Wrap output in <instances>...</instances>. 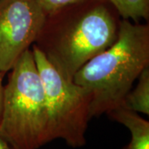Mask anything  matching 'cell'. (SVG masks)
<instances>
[{"mask_svg": "<svg viewBox=\"0 0 149 149\" xmlns=\"http://www.w3.org/2000/svg\"><path fill=\"white\" fill-rule=\"evenodd\" d=\"M46 17L37 0H0V72L10 71L35 43Z\"/></svg>", "mask_w": 149, "mask_h": 149, "instance_id": "obj_5", "label": "cell"}, {"mask_svg": "<svg viewBox=\"0 0 149 149\" xmlns=\"http://www.w3.org/2000/svg\"><path fill=\"white\" fill-rule=\"evenodd\" d=\"M3 85L0 136L15 149H39L52 142L47 100L32 50L10 70Z\"/></svg>", "mask_w": 149, "mask_h": 149, "instance_id": "obj_3", "label": "cell"}, {"mask_svg": "<svg viewBox=\"0 0 149 149\" xmlns=\"http://www.w3.org/2000/svg\"><path fill=\"white\" fill-rule=\"evenodd\" d=\"M3 74L0 72V121L2 117V111H3Z\"/></svg>", "mask_w": 149, "mask_h": 149, "instance_id": "obj_10", "label": "cell"}, {"mask_svg": "<svg viewBox=\"0 0 149 149\" xmlns=\"http://www.w3.org/2000/svg\"><path fill=\"white\" fill-rule=\"evenodd\" d=\"M121 17L109 0H85L46 17L35 45L67 79L117 40Z\"/></svg>", "mask_w": 149, "mask_h": 149, "instance_id": "obj_1", "label": "cell"}, {"mask_svg": "<svg viewBox=\"0 0 149 149\" xmlns=\"http://www.w3.org/2000/svg\"><path fill=\"white\" fill-rule=\"evenodd\" d=\"M138 84L132 88L126 97L121 108H126L137 113L149 114V66L139 74Z\"/></svg>", "mask_w": 149, "mask_h": 149, "instance_id": "obj_7", "label": "cell"}, {"mask_svg": "<svg viewBox=\"0 0 149 149\" xmlns=\"http://www.w3.org/2000/svg\"><path fill=\"white\" fill-rule=\"evenodd\" d=\"M122 19L148 21L149 0H109Z\"/></svg>", "mask_w": 149, "mask_h": 149, "instance_id": "obj_8", "label": "cell"}, {"mask_svg": "<svg viewBox=\"0 0 149 149\" xmlns=\"http://www.w3.org/2000/svg\"><path fill=\"white\" fill-rule=\"evenodd\" d=\"M47 100L51 140L62 139L71 148L86 144L91 96L49 62L38 48L32 49Z\"/></svg>", "mask_w": 149, "mask_h": 149, "instance_id": "obj_4", "label": "cell"}, {"mask_svg": "<svg viewBox=\"0 0 149 149\" xmlns=\"http://www.w3.org/2000/svg\"><path fill=\"white\" fill-rule=\"evenodd\" d=\"M85 0H37L45 14L48 16L65 7L78 3Z\"/></svg>", "mask_w": 149, "mask_h": 149, "instance_id": "obj_9", "label": "cell"}, {"mask_svg": "<svg viewBox=\"0 0 149 149\" xmlns=\"http://www.w3.org/2000/svg\"><path fill=\"white\" fill-rule=\"evenodd\" d=\"M107 114L130 131L131 140L123 149H149V122L139 113L126 108H118Z\"/></svg>", "mask_w": 149, "mask_h": 149, "instance_id": "obj_6", "label": "cell"}, {"mask_svg": "<svg viewBox=\"0 0 149 149\" xmlns=\"http://www.w3.org/2000/svg\"><path fill=\"white\" fill-rule=\"evenodd\" d=\"M0 149H15L8 143L5 139L0 136Z\"/></svg>", "mask_w": 149, "mask_h": 149, "instance_id": "obj_11", "label": "cell"}, {"mask_svg": "<svg viewBox=\"0 0 149 149\" xmlns=\"http://www.w3.org/2000/svg\"><path fill=\"white\" fill-rule=\"evenodd\" d=\"M149 66V25L121 19L117 40L73 76L91 96V118L121 108L133 83Z\"/></svg>", "mask_w": 149, "mask_h": 149, "instance_id": "obj_2", "label": "cell"}]
</instances>
